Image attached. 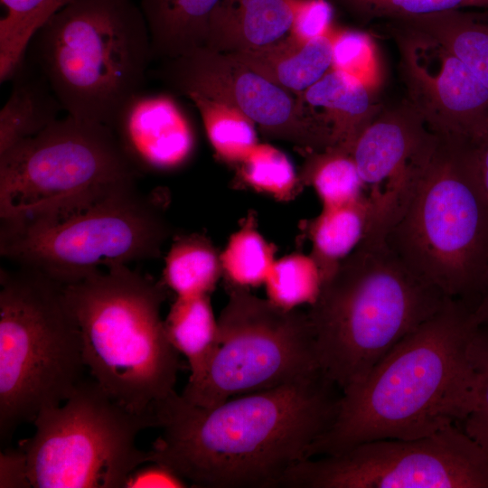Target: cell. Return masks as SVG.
Wrapping results in <instances>:
<instances>
[{"label": "cell", "instance_id": "1", "mask_svg": "<svg viewBox=\"0 0 488 488\" xmlns=\"http://www.w3.org/2000/svg\"><path fill=\"white\" fill-rule=\"evenodd\" d=\"M342 393L322 371L211 408L174 391L154 407L161 435L148 451L149 463L195 487H279L332 425Z\"/></svg>", "mask_w": 488, "mask_h": 488}, {"label": "cell", "instance_id": "2", "mask_svg": "<svg viewBox=\"0 0 488 488\" xmlns=\"http://www.w3.org/2000/svg\"><path fill=\"white\" fill-rule=\"evenodd\" d=\"M471 308L449 299L342 391L332 425L306 458L379 439H416L463 423L474 409L481 371L473 353Z\"/></svg>", "mask_w": 488, "mask_h": 488}, {"label": "cell", "instance_id": "3", "mask_svg": "<svg viewBox=\"0 0 488 488\" xmlns=\"http://www.w3.org/2000/svg\"><path fill=\"white\" fill-rule=\"evenodd\" d=\"M448 300L384 239L365 237L307 310L321 371L342 391L355 385Z\"/></svg>", "mask_w": 488, "mask_h": 488}, {"label": "cell", "instance_id": "4", "mask_svg": "<svg viewBox=\"0 0 488 488\" xmlns=\"http://www.w3.org/2000/svg\"><path fill=\"white\" fill-rule=\"evenodd\" d=\"M61 286L92 378L130 409L154 413L175 391L180 369L160 314L166 286L126 264Z\"/></svg>", "mask_w": 488, "mask_h": 488}, {"label": "cell", "instance_id": "5", "mask_svg": "<svg viewBox=\"0 0 488 488\" xmlns=\"http://www.w3.org/2000/svg\"><path fill=\"white\" fill-rule=\"evenodd\" d=\"M25 58L68 115L110 127L143 90L154 55L132 0H72L37 30Z\"/></svg>", "mask_w": 488, "mask_h": 488}, {"label": "cell", "instance_id": "6", "mask_svg": "<svg viewBox=\"0 0 488 488\" xmlns=\"http://www.w3.org/2000/svg\"><path fill=\"white\" fill-rule=\"evenodd\" d=\"M384 240L424 281L471 305L488 270V202L472 143L435 133L415 192Z\"/></svg>", "mask_w": 488, "mask_h": 488}, {"label": "cell", "instance_id": "7", "mask_svg": "<svg viewBox=\"0 0 488 488\" xmlns=\"http://www.w3.org/2000/svg\"><path fill=\"white\" fill-rule=\"evenodd\" d=\"M0 436L5 442L83 380L80 326L62 286L36 271L1 269Z\"/></svg>", "mask_w": 488, "mask_h": 488}, {"label": "cell", "instance_id": "8", "mask_svg": "<svg viewBox=\"0 0 488 488\" xmlns=\"http://www.w3.org/2000/svg\"><path fill=\"white\" fill-rule=\"evenodd\" d=\"M140 176L109 127L67 115L0 155L1 223L63 217Z\"/></svg>", "mask_w": 488, "mask_h": 488}, {"label": "cell", "instance_id": "9", "mask_svg": "<svg viewBox=\"0 0 488 488\" xmlns=\"http://www.w3.org/2000/svg\"><path fill=\"white\" fill-rule=\"evenodd\" d=\"M35 433L21 440L25 487L122 488L149 462L136 446L155 427L152 412L126 407L94 380L83 379L62 405L42 409Z\"/></svg>", "mask_w": 488, "mask_h": 488}, {"label": "cell", "instance_id": "10", "mask_svg": "<svg viewBox=\"0 0 488 488\" xmlns=\"http://www.w3.org/2000/svg\"><path fill=\"white\" fill-rule=\"evenodd\" d=\"M169 236L158 199L134 188L58 219L1 223L0 253L67 285L100 266L158 258Z\"/></svg>", "mask_w": 488, "mask_h": 488}, {"label": "cell", "instance_id": "11", "mask_svg": "<svg viewBox=\"0 0 488 488\" xmlns=\"http://www.w3.org/2000/svg\"><path fill=\"white\" fill-rule=\"evenodd\" d=\"M228 289L216 351L203 377L184 387L186 400L211 408L321 371L307 311L280 307L249 288Z\"/></svg>", "mask_w": 488, "mask_h": 488}, {"label": "cell", "instance_id": "12", "mask_svg": "<svg viewBox=\"0 0 488 488\" xmlns=\"http://www.w3.org/2000/svg\"><path fill=\"white\" fill-rule=\"evenodd\" d=\"M285 488H488V453L457 425L416 439H379L305 458Z\"/></svg>", "mask_w": 488, "mask_h": 488}, {"label": "cell", "instance_id": "13", "mask_svg": "<svg viewBox=\"0 0 488 488\" xmlns=\"http://www.w3.org/2000/svg\"><path fill=\"white\" fill-rule=\"evenodd\" d=\"M155 75L175 94H199L242 112L269 136L317 153L329 143L300 97L228 53L202 48L162 60Z\"/></svg>", "mask_w": 488, "mask_h": 488}, {"label": "cell", "instance_id": "14", "mask_svg": "<svg viewBox=\"0 0 488 488\" xmlns=\"http://www.w3.org/2000/svg\"><path fill=\"white\" fill-rule=\"evenodd\" d=\"M394 24L405 102L434 133L476 141L488 130V88L440 42Z\"/></svg>", "mask_w": 488, "mask_h": 488}, {"label": "cell", "instance_id": "15", "mask_svg": "<svg viewBox=\"0 0 488 488\" xmlns=\"http://www.w3.org/2000/svg\"><path fill=\"white\" fill-rule=\"evenodd\" d=\"M432 131L406 102L379 113L355 141L352 155L372 209L367 236L383 239L413 196Z\"/></svg>", "mask_w": 488, "mask_h": 488}, {"label": "cell", "instance_id": "16", "mask_svg": "<svg viewBox=\"0 0 488 488\" xmlns=\"http://www.w3.org/2000/svg\"><path fill=\"white\" fill-rule=\"evenodd\" d=\"M126 155L143 172H169L192 156V126L174 99L165 94L133 96L109 127Z\"/></svg>", "mask_w": 488, "mask_h": 488}, {"label": "cell", "instance_id": "17", "mask_svg": "<svg viewBox=\"0 0 488 488\" xmlns=\"http://www.w3.org/2000/svg\"><path fill=\"white\" fill-rule=\"evenodd\" d=\"M371 90L358 78L332 68L299 97L326 136L329 148L352 154L358 136L380 113Z\"/></svg>", "mask_w": 488, "mask_h": 488}, {"label": "cell", "instance_id": "18", "mask_svg": "<svg viewBox=\"0 0 488 488\" xmlns=\"http://www.w3.org/2000/svg\"><path fill=\"white\" fill-rule=\"evenodd\" d=\"M296 0H221L209 25L206 47L233 53L267 46L287 36Z\"/></svg>", "mask_w": 488, "mask_h": 488}, {"label": "cell", "instance_id": "19", "mask_svg": "<svg viewBox=\"0 0 488 488\" xmlns=\"http://www.w3.org/2000/svg\"><path fill=\"white\" fill-rule=\"evenodd\" d=\"M332 33L307 42L288 34L265 47L228 54L299 96L332 69Z\"/></svg>", "mask_w": 488, "mask_h": 488}, {"label": "cell", "instance_id": "20", "mask_svg": "<svg viewBox=\"0 0 488 488\" xmlns=\"http://www.w3.org/2000/svg\"><path fill=\"white\" fill-rule=\"evenodd\" d=\"M221 0H140L154 59L188 55L206 47L211 15Z\"/></svg>", "mask_w": 488, "mask_h": 488}, {"label": "cell", "instance_id": "21", "mask_svg": "<svg viewBox=\"0 0 488 488\" xmlns=\"http://www.w3.org/2000/svg\"><path fill=\"white\" fill-rule=\"evenodd\" d=\"M11 80L0 110V155L42 133L63 110L47 80L26 58Z\"/></svg>", "mask_w": 488, "mask_h": 488}, {"label": "cell", "instance_id": "22", "mask_svg": "<svg viewBox=\"0 0 488 488\" xmlns=\"http://www.w3.org/2000/svg\"><path fill=\"white\" fill-rule=\"evenodd\" d=\"M372 209L365 194L341 205L322 207L310 222L311 256L324 282L368 234Z\"/></svg>", "mask_w": 488, "mask_h": 488}, {"label": "cell", "instance_id": "23", "mask_svg": "<svg viewBox=\"0 0 488 488\" xmlns=\"http://www.w3.org/2000/svg\"><path fill=\"white\" fill-rule=\"evenodd\" d=\"M435 38L488 88V9H459L394 21Z\"/></svg>", "mask_w": 488, "mask_h": 488}, {"label": "cell", "instance_id": "24", "mask_svg": "<svg viewBox=\"0 0 488 488\" xmlns=\"http://www.w3.org/2000/svg\"><path fill=\"white\" fill-rule=\"evenodd\" d=\"M167 337L176 351L188 361V384L205 374L219 339L218 318L211 305L210 295L176 296L164 320Z\"/></svg>", "mask_w": 488, "mask_h": 488}, {"label": "cell", "instance_id": "25", "mask_svg": "<svg viewBox=\"0 0 488 488\" xmlns=\"http://www.w3.org/2000/svg\"><path fill=\"white\" fill-rule=\"evenodd\" d=\"M221 275V254L205 237L191 234L174 240L162 282L176 296L210 295Z\"/></svg>", "mask_w": 488, "mask_h": 488}, {"label": "cell", "instance_id": "26", "mask_svg": "<svg viewBox=\"0 0 488 488\" xmlns=\"http://www.w3.org/2000/svg\"><path fill=\"white\" fill-rule=\"evenodd\" d=\"M72 0H0V82L10 80L24 61L37 30Z\"/></svg>", "mask_w": 488, "mask_h": 488}, {"label": "cell", "instance_id": "27", "mask_svg": "<svg viewBox=\"0 0 488 488\" xmlns=\"http://www.w3.org/2000/svg\"><path fill=\"white\" fill-rule=\"evenodd\" d=\"M185 97L199 111L207 137L222 159L241 163L258 145L255 123L237 108L199 94Z\"/></svg>", "mask_w": 488, "mask_h": 488}, {"label": "cell", "instance_id": "28", "mask_svg": "<svg viewBox=\"0 0 488 488\" xmlns=\"http://www.w3.org/2000/svg\"><path fill=\"white\" fill-rule=\"evenodd\" d=\"M302 179L314 189L322 207L348 203L364 195V184L352 154L341 149L313 153Z\"/></svg>", "mask_w": 488, "mask_h": 488}, {"label": "cell", "instance_id": "29", "mask_svg": "<svg viewBox=\"0 0 488 488\" xmlns=\"http://www.w3.org/2000/svg\"><path fill=\"white\" fill-rule=\"evenodd\" d=\"M267 299L286 308L314 303L323 284L312 256L295 255L272 264L265 280Z\"/></svg>", "mask_w": 488, "mask_h": 488}, {"label": "cell", "instance_id": "30", "mask_svg": "<svg viewBox=\"0 0 488 488\" xmlns=\"http://www.w3.org/2000/svg\"><path fill=\"white\" fill-rule=\"evenodd\" d=\"M221 262L228 286L245 288L265 283L273 264L268 246L251 226L230 238Z\"/></svg>", "mask_w": 488, "mask_h": 488}, {"label": "cell", "instance_id": "31", "mask_svg": "<svg viewBox=\"0 0 488 488\" xmlns=\"http://www.w3.org/2000/svg\"><path fill=\"white\" fill-rule=\"evenodd\" d=\"M242 176L251 187L285 198L291 193L296 178L287 157L267 145H257L241 162Z\"/></svg>", "mask_w": 488, "mask_h": 488}, {"label": "cell", "instance_id": "32", "mask_svg": "<svg viewBox=\"0 0 488 488\" xmlns=\"http://www.w3.org/2000/svg\"><path fill=\"white\" fill-rule=\"evenodd\" d=\"M363 18L401 21L459 9H488V0H341Z\"/></svg>", "mask_w": 488, "mask_h": 488}, {"label": "cell", "instance_id": "33", "mask_svg": "<svg viewBox=\"0 0 488 488\" xmlns=\"http://www.w3.org/2000/svg\"><path fill=\"white\" fill-rule=\"evenodd\" d=\"M332 68L347 72L373 88L380 77L375 46L366 33L345 30L332 33Z\"/></svg>", "mask_w": 488, "mask_h": 488}, {"label": "cell", "instance_id": "34", "mask_svg": "<svg viewBox=\"0 0 488 488\" xmlns=\"http://www.w3.org/2000/svg\"><path fill=\"white\" fill-rule=\"evenodd\" d=\"M473 353L481 371V384L474 409L463 430L488 453V330L476 327Z\"/></svg>", "mask_w": 488, "mask_h": 488}, {"label": "cell", "instance_id": "35", "mask_svg": "<svg viewBox=\"0 0 488 488\" xmlns=\"http://www.w3.org/2000/svg\"><path fill=\"white\" fill-rule=\"evenodd\" d=\"M333 9L327 0H296L289 34L302 42L330 34Z\"/></svg>", "mask_w": 488, "mask_h": 488}, {"label": "cell", "instance_id": "36", "mask_svg": "<svg viewBox=\"0 0 488 488\" xmlns=\"http://www.w3.org/2000/svg\"><path fill=\"white\" fill-rule=\"evenodd\" d=\"M188 483L168 467L152 463L137 468L128 477L125 488H181Z\"/></svg>", "mask_w": 488, "mask_h": 488}, {"label": "cell", "instance_id": "37", "mask_svg": "<svg viewBox=\"0 0 488 488\" xmlns=\"http://www.w3.org/2000/svg\"><path fill=\"white\" fill-rule=\"evenodd\" d=\"M472 146L479 182L488 202V130Z\"/></svg>", "mask_w": 488, "mask_h": 488}, {"label": "cell", "instance_id": "38", "mask_svg": "<svg viewBox=\"0 0 488 488\" xmlns=\"http://www.w3.org/2000/svg\"><path fill=\"white\" fill-rule=\"evenodd\" d=\"M470 307L476 327L488 330V270Z\"/></svg>", "mask_w": 488, "mask_h": 488}]
</instances>
